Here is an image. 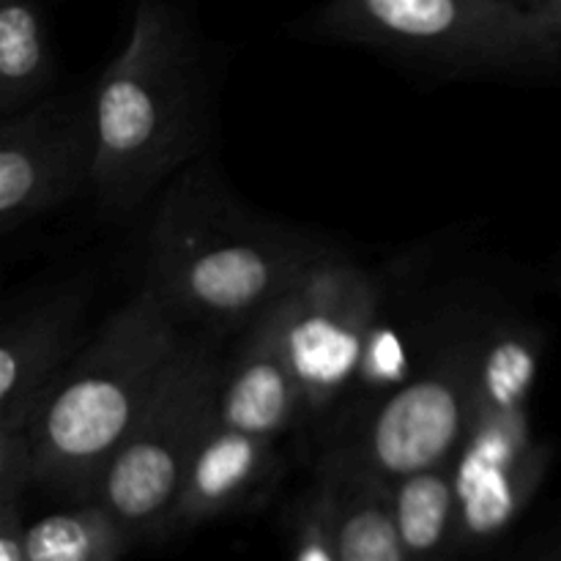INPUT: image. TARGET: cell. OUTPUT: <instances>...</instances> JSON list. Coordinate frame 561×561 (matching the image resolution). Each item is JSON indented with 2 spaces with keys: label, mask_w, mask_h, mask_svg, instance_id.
Segmentation results:
<instances>
[{
  "label": "cell",
  "mask_w": 561,
  "mask_h": 561,
  "mask_svg": "<svg viewBox=\"0 0 561 561\" xmlns=\"http://www.w3.org/2000/svg\"><path fill=\"white\" fill-rule=\"evenodd\" d=\"M327 257L329 247L247 211L201 164L184 170L162 197L148 288L175 318L214 329L250 327Z\"/></svg>",
  "instance_id": "obj_1"
},
{
  "label": "cell",
  "mask_w": 561,
  "mask_h": 561,
  "mask_svg": "<svg viewBox=\"0 0 561 561\" xmlns=\"http://www.w3.org/2000/svg\"><path fill=\"white\" fill-rule=\"evenodd\" d=\"M184 340L179 318L148 285L126 301L38 403L27 425L33 485L88 502Z\"/></svg>",
  "instance_id": "obj_2"
},
{
  "label": "cell",
  "mask_w": 561,
  "mask_h": 561,
  "mask_svg": "<svg viewBox=\"0 0 561 561\" xmlns=\"http://www.w3.org/2000/svg\"><path fill=\"white\" fill-rule=\"evenodd\" d=\"M91 192L104 214L140 208L192 153L206 126V80L186 22L168 0L137 3L126 47L96 91Z\"/></svg>",
  "instance_id": "obj_3"
},
{
  "label": "cell",
  "mask_w": 561,
  "mask_h": 561,
  "mask_svg": "<svg viewBox=\"0 0 561 561\" xmlns=\"http://www.w3.org/2000/svg\"><path fill=\"white\" fill-rule=\"evenodd\" d=\"M540 354V332L526 327L499 329L482 343L474 409L453 463L458 553L496 542L546 480L551 453L535 438L529 416Z\"/></svg>",
  "instance_id": "obj_4"
},
{
  "label": "cell",
  "mask_w": 561,
  "mask_h": 561,
  "mask_svg": "<svg viewBox=\"0 0 561 561\" xmlns=\"http://www.w3.org/2000/svg\"><path fill=\"white\" fill-rule=\"evenodd\" d=\"M312 27L334 42L469 75H531L561 64L559 27L510 0H329Z\"/></svg>",
  "instance_id": "obj_5"
},
{
  "label": "cell",
  "mask_w": 561,
  "mask_h": 561,
  "mask_svg": "<svg viewBox=\"0 0 561 561\" xmlns=\"http://www.w3.org/2000/svg\"><path fill=\"white\" fill-rule=\"evenodd\" d=\"M225 367L211 345L184 340L153 400L99 477L88 502L115 520L129 548L170 540L192 458L217 420Z\"/></svg>",
  "instance_id": "obj_6"
},
{
  "label": "cell",
  "mask_w": 561,
  "mask_h": 561,
  "mask_svg": "<svg viewBox=\"0 0 561 561\" xmlns=\"http://www.w3.org/2000/svg\"><path fill=\"white\" fill-rule=\"evenodd\" d=\"M279 334L301 394V416L337 403L359 376L376 332V279L345 257L332 255L277 301Z\"/></svg>",
  "instance_id": "obj_7"
},
{
  "label": "cell",
  "mask_w": 561,
  "mask_h": 561,
  "mask_svg": "<svg viewBox=\"0 0 561 561\" xmlns=\"http://www.w3.org/2000/svg\"><path fill=\"white\" fill-rule=\"evenodd\" d=\"M482 340H460L376 411L351 458L387 482L453 466L474 409Z\"/></svg>",
  "instance_id": "obj_8"
},
{
  "label": "cell",
  "mask_w": 561,
  "mask_h": 561,
  "mask_svg": "<svg viewBox=\"0 0 561 561\" xmlns=\"http://www.w3.org/2000/svg\"><path fill=\"white\" fill-rule=\"evenodd\" d=\"M96 102L93 93L47 96L0 118V233L11 236L53 214L93 181Z\"/></svg>",
  "instance_id": "obj_9"
},
{
  "label": "cell",
  "mask_w": 561,
  "mask_h": 561,
  "mask_svg": "<svg viewBox=\"0 0 561 561\" xmlns=\"http://www.w3.org/2000/svg\"><path fill=\"white\" fill-rule=\"evenodd\" d=\"M85 296L64 290L22 310L0 334V433H27L38 403L75 356Z\"/></svg>",
  "instance_id": "obj_10"
},
{
  "label": "cell",
  "mask_w": 561,
  "mask_h": 561,
  "mask_svg": "<svg viewBox=\"0 0 561 561\" xmlns=\"http://www.w3.org/2000/svg\"><path fill=\"white\" fill-rule=\"evenodd\" d=\"M279 474L283 458L274 442L228 427L217 416L192 458L170 537L266 502Z\"/></svg>",
  "instance_id": "obj_11"
},
{
  "label": "cell",
  "mask_w": 561,
  "mask_h": 561,
  "mask_svg": "<svg viewBox=\"0 0 561 561\" xmlns=\"http://www.w3.org/2000/svg\"><path fill=\"white\" fill-rule=\"evenodd\" d=\"M219 422L277 442L301 416V394L279 334L277 305L247 327L244 343L225 367Z\"/></svg>",
  "instance_id": "obj_12"
},
{
  "label": "cell",
  "mask_w": 561,
  "mask_h": 561,
  "mask_svg": "<svg viewBox=\"0 0 561 561\" xmlns=\"http://www.w3.org/2000/svg\"><path fill=\"white\" fill-rule=\"evenodd\" d=\"M332 482L334 535L343 561H403L398 524L392 513V482L370 474L351 458L348 449H334L323 460Z\"/></svg>",
  "instance_id": "obj_13"
},
{
  "label": "cell",
  "mask_w": 561,
  "mask_h": 561,
  "mask_svg": "<svg viewBox=\"0 0 561 561\" xmlns=\"http://www.w3.org/2000/svg\"><path fill=\"white\" fill-rule=\"evenodd\" d=\"M55 77L58 60L38 0H0V118L47 99Z\"/></svg>",
  "instance_id": "obj_14"
},
{
  "label": "cell",
  "mask_w": 561,
  "mask_h": 561,
  "mask_svg": "<svg viewBox=\"0 0 561 561\" xmlns=\"http://www.w3.org/2000/svg\"><path fill=\"white\" fill-rule=\"evenodd\" d=\"M392 513L403 561H455L460 557L453 466L392 482Z\"/></svg>",
  "instance_id": "obj_15"
},
{
  "label": "cell",
  "mask_w": 561,
  "mask_h": 561,
  "mask_svg": "<svg viewBox=\"0 0 561 561\" xmlns=\"http://www.w3.org/2000/svg\"><path fill=\"white\" fill-rule=\"evenodd\" d=\"M129 551L124 531L93 502L38 518L25 529V561H121Z\"/></svg>",
  "instance_id": "obj_16"
},
{
  "label": "cell",
  "mask_w": 561,
  "mask_h": 561,
  "mask_svg": "<svg viewBox=\"0 0 561 561\" xmlns=\"http://www.w3.org/2000/svg\"><path fill=\"white\" fill-rule=\"evenodd\" d=\"M288 561H343L334 535L332 482L323 466L318 469L316 482L290 507Z\"/></svg>",
  "instance_id": "obj_17"
},
{
  "label": "cell",
  "mask_w": 561,
  "mask_h": 561,
  "mask_svg": "<svg viewBox=\"0 0 561 561\" xmlns=\"http://www.w3.org/2000/svg\"><path fill=\"white\" fill-rule=\"evenodd\" d=\"M405 373V354L403 345L398 343L392 332L387 329H378L373 332L370 343H367L365 359H362L359 376L365 378L367 383H392L398 381Z\"/></svg>",
  "instance_id": "obj_18"
},
{
  "label": "cell",
  "mask_w": 561,
  "mask_h": 561,
  "mask_svg": "<svg viewBox=\"0 0 561 561\" xmlns=\"http://www.w3.org/2000/svg\"><path fill=\"white\" fill-rule=\"evenodd\" d=\"M537 11H540L542 16H548V20L561 31V0H540Z\"/></svg>",
  "instance_id": "obj_19"
},
{
  "label": "cell",
  "mask_w": 561,
  "mask_h": 561,
  "mask_svg": "<svg viewBox=\"0 0 561 561\" xmlns=\"http://www.w3.org/2000/svg\"><path fill=\"white\" fill-rule=\"evenodd\" d=\"M510 3L520 5V9H531V11H537V5H540V0H510Z\"/></svg>",
  "instance_id": "obj_20"
},
{
  "label": "cell",
  "mask_w": 561,
  "mask_h": 561,
  "mask_svg": "<svg viewBox=\"0 0 561 561\" xmlns=\"http://www.w3.org/2000/svg\"><path fill=\"white\" fill-rule=\"evenodd\" d=\"M137 3H142V0H137Z\"/></svg>",
  "instance_id": "obj_21"
},
{
  "label": "cell",
  "mask_w": 561,
  "mask_h": 561,
  "mask_svg": "<svg viewBox=\"0 0 561 561\" xmlns=\"http://www.w3.org/2000/svg\"><path fill=\"white\" fill-rule=\"evenodd\" d=\"M557 561H561V557H559V559H557Z\"/></svg>",
  "instance_id": "obj_22"
}]
</instances>
